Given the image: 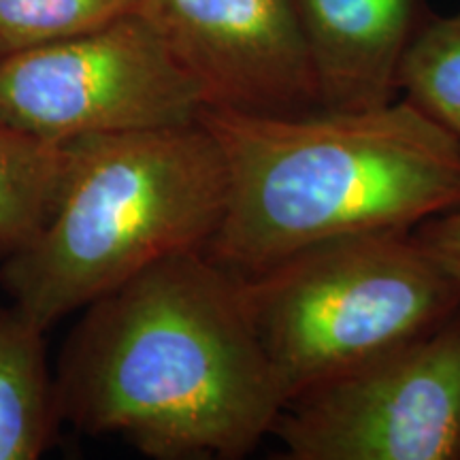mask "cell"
<instances>
[{"label":"cell","mask_w":460,"mask_h":460,"mask_svg":"<svg viewBox=\"0 0 460 460\" xmlns=\"http://www.w3.org/2000/svg\"><path fill=\"white\" fill-rule=\"evenodd\" d=\"M54 376L60 422L156 460H237L286 399L237 275L205 250L154 262L88 307Z\"/></svg>","instance_id":"obj_1"},{"label":"cell","mask_w":460,"mask_h":460,"mask_svg":"<svg viewBox=\"0 0 460 460\" xmlns=\"http://www.w3.org/2000/svg\"><path fill=\"white\" fill-rule=\"evenodd\" d=\"M199 122L226 166L205 252L237 278L320 241L413 230L460 207V137L405 99L296 115L205 105Z\"/></svg>","instance_id":"obj_2"},{"label":"cell","mask_w":460,"mask_h":460,"mask_svg":"<svg viewBox=\"0 0 460 460\" xmlns=\"http://www.w3.org/2000/svg\"><path fill=\"white\" fill-rule=\"evenodd\" d=\"M73 143L60 205L31 245L0 262V286L48 329L188 250H205L226 205V166L203 124Z\"/></svg>","instance_id":"obj_3"},{"label":"cell","mask_w":460,"mask_h":460,"mask_svg":"<svg viewBox=\"0 0 460 460\" xmlns=\"http://www.w3.org/2000/svg\"><path fill=\"white\" fill-rule=\"evenodd\" d=\"M239 284L286 402L460 309V286L413 230L320 241Z\"/></svg>","instance_id":"obj_4"},{"label":"cell","mask_w":460,"mask_h":460,"mask_svg":"<svg viewBox=\"0 0 460 460\" xmlns=\"http://www.w3.org/2000/svg\"><path fill=\"white\" fill-rule=\"evenodd\" d=\"M205 105L137 11L0 58V122L51 143L192 124Z\"/></svg>","instance_id":"obj_5"},{"label":"cell","mask_w":460,"mask_h":460,"mask_svg":"<svg viewBox=\"0 0 460 460\" xmlns=\"http://www.w3.org/2000/svg\"><path fill=\"white\" fill-rule=\"evenodd\" d=\"M271 435L288 460H460V309L288 401Z\"/></svg>","instance_id":"obj_6"},{"label":"cell","mask_w":460,"mask_h":460,"mask_svg":"<svg viewBox=\"0 0 460 460\" xmlns=\"http://www.w3.org/2000/svg\"><path fill=\"white\" fill-rule=\"evenodd\" d=\"M135 11L199 84L207 105L320 111L295 0H139Z\"/></svg>","instance_id":"obj_7"},{"label":"cell","mask_w":460,"mask_h":460,"mask_svg":"<svg viewBox=\"0 0 460 460\" xmlns=\"http://www.w3.org/2000/svg\"><path fill=\"white\" fill-rule=\"evenodd\" d=\"M320 109L367 111L399 99L405 51L430 17L427 0H295Z\"/></svg>","instance_id":"obj_8"},{"label":"cell","mask_w":460,"mask_h":460,"mask_svg":"<svg viewBox=\"0 0 460 460\" xmlns=\"http://www.w3.org/2000/svg\"><path fill=\"white\" fill-rule=\"evenodd\" d=\"M45 331L15 305L0 307V460H34L60 424Z\"/></svg>","instance_id":"obj_9"},{"label":"cell","mask_w":460,"mask_h":460,"mask_svg":"<svg viewBox=\"0 0 460 460\" xmlns=\"http://www.w3.org/2000/svg\"><path fill=\"white\" fill-rule=\"evenodd\" d=\"M71 166L73 143H51L0 122V262L48 226Z\"/></svg>","instance_id":"obj_10"},{"label":"cell","mask_w":460,"mask_h":460,"mask_svg":"<svg viewBox=\"0 0 460 460\" xmlns=\"http://www.w3.org/2000/svg\"><path fill=\"white\" fill-rule=\"evenodd\" d=\"M402 99L460 137V11L424 22L399 71Z\"/></svg>","instance_id":"obj_11"},{"label":"cell","mask_w":460,"mask_h":460,"mask_svg":"<svg viewBox=\"0 0 460 460\" xmlns=\"http://www.w3.org/2000/svg\"><path fill=\"white\" fill-rule=\"evenodd\" d=\"M139 0H0V58L90 32Z\"/></svg>","instance_id":"obj_12"},{"label":"cell","mask_w":460,"mask_h":460,"mask_svg":"<svg viewBox=\"0 0 460 460\" xmlns=\"http://www.w3.org/2000/svg\"><path fill=\"white\" fill-rule=\"evenodd\" d=\"M413 234L460 286V207L418 224Z\"/></svg>","instance_id":"obj_13"}]
</instances>
